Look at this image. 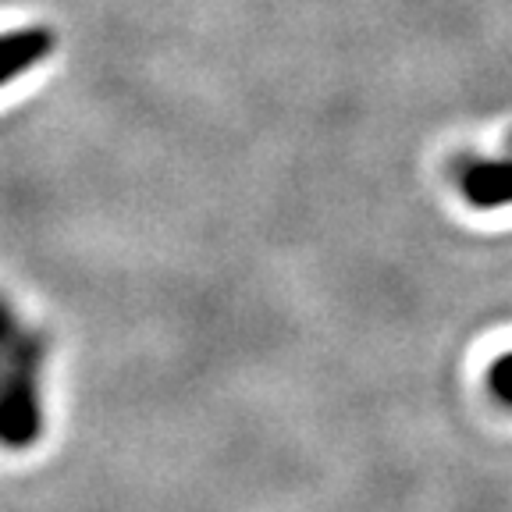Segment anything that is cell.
<instances>
[{
    "instance_id": "7a4b0ae2",
    "label": "cell",
    "mask_w": 512,
    "mask_h": 512,
    "mask_svg": "<svg viewBox=\"0 0 512 512\" xmlns=\"http://www.w3.org/2000/svg\"><path fill=\"white\" fill-rule=\"evenodd\" d=\"M54 32L47 25H29V29H15L0 36V89L15 82L18 75L32 72L36 64H43L54 50Z\"/></svg>"
},
{
    "instance_id": "3957f363",
    "label": "cell",
    "mask_w": 512,
    "mask_h": 512,
    "mask_svg": "<svg viewBox=\"0 0 512 512\" xmlns=\"http://www.w3.org/2000/svg\"><path fill=\"white\" fill-rule=\"evenodd\" d=\"M463 196L477 210L512 207V160H480L459 178Z\"/></svg>"
},
{
    "instance_id": "277c9868",
    "label": "cell",
    "mask_w": 512,
    "mask_h": 512,
    "mask_svg": "<svg viewBox=\"0 0 512 512\" xmlns=\"http://www.w3.org/2000/svg\"><path fill=\"white\" fill-rule=\"evenodd\" d=\"M488 392L495 395L498 406L512 409V352H502L488 367Z\"/></svg>"
},
{
    "instance_id": "6da1fadb",
    "label": "cell",
    "mask_w": 512,
    "mask_h": 512,
    "mask_svg": "<svg viewBox=\"0 0 512 512\" xmlns=\"http://www.w3.org/2000/svg\"><path fill=\"white\" fill-rule=\"evenodd\" d=\"M43 367L47 338L0 292V448L8 452H25L43 438Z\"/></svg>"
}]
</instances>
